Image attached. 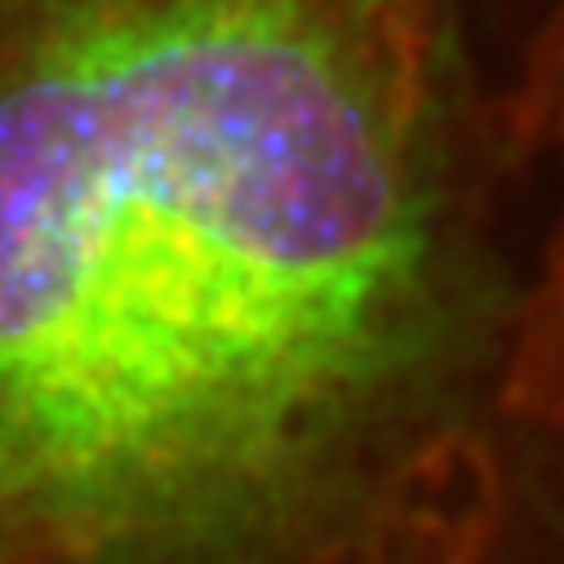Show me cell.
<instances>
[{
    "instance_id": "1",
    "label": "cell",
    "mask_w": 564,
    "mask_h": 564,
    "mask_svg": "<svg viewBox=\"0 0 564 564\" xmlns=\"http://www.w3.org/2000/svg\"><path fill=\"white\" fill-rule=\"evenodd\" d=\"M507 67L485 0H0V564H511Z\"/></svg>"
},
{
    "instance_id": "2",
    "label": "cell",
    "mask_w": 564,
    "mask_h": 564,
    "mask_svg": "<svg viewBox=\"0 0 564 564\" xmlns=\"http://www.w3.org/2000/svg\"><path fill=\"white\" fill-rule=\"evenodd\" d=\"M507 124L529 218L511 409L538 449H555L564 445V0H533L511 50Z\"/></svg>"
}]
</instances>
